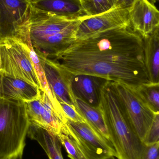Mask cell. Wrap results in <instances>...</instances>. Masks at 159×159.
Listing matches in <instances>:
<instances>
[{
	"mask_svg": "<svg viewBox=\"0 0 159 159\" xmlns=\"http://www.w3.org/2000/svg\"><path fill=\"white\" fill-rule=\"evenodd\" d=\"M109 159H118L116 158H115V157H113Z\"/></svg>",
	"mask_w": 159,
	"mask_h": 159,
	"instance_id": "obj_29",
	"label": "cell"
},
{
	"mask_svg": "<svg viewBox=\"0 0 159 159\" xmlns=\"http://www.w3.org/2000/svg\"><path fill=\"white\" fill-rule=\"evenodd\" d=\"M0 73H2V60H1V53H0Z\"/></svg>",
	"mask_w": 159,
	"mask_h": 159,
	"instance_id": "obj_27",
	"label": "cell"
},
{
	"mask_svg": "<svg viewBox=\"0 0 159 159\" xmlns=\"http://www.w3.org/2000/svg\"><path fill=\"white\" fill-rule=\"evenodd\" d=\"M30 125L24 102L0 99V159H22Z\"/></svg>",
	"mask_w": 159,
	"mask_h": 159,
	"instance_id": "obj_4",
	"label": "cell"
},
{
	"mask_svg": "<svg viewBox=\"0 0 159 159\" xmlns=\"http://www.w3.org/2000/svg\"><path fill=\"white\" fill-rule=\"evenodd\" d=\"M24 103L30 124L44 129L57 136L67 134V118L56 97L50 98L40 89L36 99Z\"/></svg>",
	"mask_w": 159,
	"mask_h": 159,
	"instance_id": "obj_7",
	"label": "cell"
},
{
	"mask_svg": "<svg viewBox=\"0 0 159 159\" xmlns=\"http://www.w3.org/2000/svg\"><path fill=\"white\" fill-rule=\"evenodd\" d=\"M159 142V114H156L154 120L144 139L145 145L153 144Z\"/></svg>",
	"mask_w": 159,
	"mask_h": 159,
	"instance_id": "obj_22",
	"label": "cell"
},
{
	"mask_svg": "<svg viewBox=\"0 0 159 159\" xmlns=\"http://www.w3.org/2000/svg\"><path fill=\"white\" fill-rule=\"evenodd\" d=\"M27 136L38 143L49 159H63L62 145L57 135L44 129L30 124Z\"/></svg>",
	"mask_w": 159,
	"mask_h": 159,
	"instance_id": "obj_17",
	"label": "cell"
},
{
	"mask_svg": "<svg viewBox=\"0 0 159 159\" xmlns=\"http://www.w3.org/2000/svg\"><path fill=\"white\" fill-rule=\"evenodd\" d=\"M50 59L72 75H91L137 88L151 83L143 40L130 27L76 40Z\"/></svg>",
	"mask_w": 159,
	"mask_h": 159,
	"instance_id": "obj_1",
	"label": "cell"
},
{
	"mask_svg": "<svg viewBox=\"0 0 159 159\" xmlns=\"http://www.w3.org/2000/svg\"><path fill=\"white\" fill-rule=\"evenodd\" d=\"M149 1H150L153 4H155L157 3V2H158L159 0H149Z\"/></svg>",
	"mask_w": 159,
	"mask_h": 159,
	"instance_id": "obj_28",
	"label": "cell"
},
{
	"mask_svg": "<svg viewBox=\"0 0 159 159\" xmlns=\"http://www.w3.org/2000/svg\"><path fill=\"white\" fill-rule=\"evenodd\" d=\"M111 82L132 127L143 142L156 114L159 113L151 109L138 88Z\"/></svg>",
	"mask_w": 159,
	"mask_h": 159,
	"instance_id": "obj_6",
	"label": "cell"
},
{
	"mask_svg": "<svg viewBox=\"0 0 159 159\" xmlns=\"http://www.w3.org/2000/svg\"><path fill=\"white\" fill-rule=\"evenodd\" d=\"M68 133L73 138L90 159H109L117 157L111 143L85 122L67 119Z\"/></svg>",
	"mask_w": 159,
	"mask_h": 159,
	"instance_id": "obj_8",
	"label": "cell"
},
{
	"mask_svg": "<svg viewBox=\"0 0 159 159\" xmlns=\"http://www.w3.org/2000/svg\"><path fill=\"white\" fill-rule=\"evenodd\" d=\"M130 27L143 38L159 27V11L149 0H135L129 10Z\"/></svg>",
	"mask_w": 159,
	"mask_h": 159,
	"instance_id": "obj_12",
	"label": "cell"
},
{
	"mask_svg": "<svg viewBox=\"0 0 159 159\" xmlns=\"http://www.w3.org/2000/svg\"><path fill=\"white\" fill-rule=\"evenodd\" d=\"M135 0H117L116 8L129 10Z\"/></svg>",
	"mask_w": 159,
	"mask_h": 159,
	"instance_id": "obj_25",
	"label": "cell"
},
{
	"mask_svg": "<svg viewBox=\"0 0 159 159\" xmlns=\"http://www.w3.org/2000/svg\"><path fill=\"white\" fill-rule=\"evenodd\" d=\"M105 80L91 75H72L71 84L73 93L75 97L82 99L92 106L98 107L100 88Z\"/></svg>",
	"mask_w": 159,
	"mask_h": 159,
	"instance_id": "obj_14",
	"label": "cell"
},
{
	"mask_svg": "<svg viewBox=\"0 0 159 159\" xmlns=\"http://www.w3.org/2000/svg\"><path fill=\"white\" fill-rule=\"evenodd\" d=\"M35 9L70 20L86 17L81 0H30Z\"/></svg>",
	"mask_w": 159,
	"mask_h": 159,
	"instance_id": "obj_13",
	"label": "cell"
},
{
	"mask_svg": "<svg viewBox=\"0 0 159 159\" xmlns=\"http://www.w3.org/2000/svg\"><path fill=\"white\" fill-rule=\"evenodd\" d=\"M38 57L48 84L58 102L77 107L71 84L72 75L63 70L55 61L43 56Z\"/></svg>",
	"mask_w": 159,
	"mask_h": 159,
	"instance_id": "obj_11",
	"label": "cell"
},
{
	"mask_svg": "<svg viewBox=\"0 0 159 159\" xmlns=\"http://www.w3.org/2000/svg\"><path fill=\"white\" fill-rule=\"evenodd\" d=\"M59 103L67 119L74 122L87 123L86 120L79 112L77 107L62 102H59Z\"/></svg>",
	"mask_w": 159,
	"mask_h": 159,
	"instance_id": "obj_23",
	"label": "cell"
},
{
	"mask_svg": "<svg viewBox=\"0 0 159 159\" xmlns=\"http://www.w3.org/2000/svg\"><path fill=\"white\" fill-rule=\"evenodd\" d=\"M84 18L68 19L32 7L30 38L37 56L52 59L67 48L76 40L77 30Z\"/></svg>",
	"mask_w": 159,
	"mask_h": 159,
	"instance_id": "obj_3",
	"label": "cell"
},
{
	"mask_svg": "<svg viewBox=\"0 0 159 159\" xmlns=\"http://www.w3.org/2000/svg\"><path fill=\"white\" fill-rule=\"evenodd\" d=\"M138 89L153 111L159 113V84L151 83Z\"/></svg>",
	"mask_w": 159,
	"mask_h": 159,
	"instance_id": "obj_21",
	"label": "cell"
},
{
	"mask_svg": "<svg viewBox=\"0 0 159 159\" xmlns=\"http://www.w3.org/2000/svg\"><path fill=\"white\" fill-rule=\"evenodd\" d=\"M57 136L67 152L68 157L71 159H90L70 134L63 133Z\"/></svg>",
	"mask_w": 159,
	"mask_h": 159,
	"instance_id": "obj_20",
	"label": "cell"
},
{
	"mask_svg": "<svg viewBox=\"0 0 159 159\" xmlns=\"http://www.w3.org/2000/svg\"><path fill=\"white\" fill-rule=\"evenodd\" d=\"M99 107L104 115L117 158L140 159L145 144L132 127L111 81L105 80L101 86Z\"/></svg>",
	"mask_w": 159,
	"mask_h": 159,
	"instance_id": "obj_2",
	"label": "cell"
},
{
	"mask_svg": "<svg viewBox=\"0 0 159 159\" xmlns=\"http://www.w3.org/2000/svg\"><path fill=\"white\" fill-rule=\"evenodd\" d=\"M31 8L30 0H0V39L29 30Z\"/></svg>",
	"mask_w": 159,
	"mask_h": 159,
	"instance_id": "obj_9",
	"label": "cell"
},
{
	"mask_svg": "<svg viewBox=\"0 0 159 159\" xmlns=\"http://www.w3.org/2000/svg\"><path fill=\"white\" fill-rule=\"evenodd\" d=\"M143 40L145 64L149 80L159 84V27Z\"/></svg>",
	"mask_w": 159,
	"mask_h": 159,
	"instance_id": "obj_16",
	"label": "cell"
},
{
	"mask_svg": "<svg viewBox=\"0 0 159 159\" xmlns=\"http://www.w3.org/2000/svg\"><path fill=\"white\" fill-rule=\"evenodd\" d=\"M39 91V89L26 81L2 75V98L25 102L36 99Z\"/></svg>",
	"mask_w": 159,
	"mask_h": 159,
	"instance_id": "obj_15",
	"label": "cell"
},
{
	"mask_svg": "<svg viewBox=\"0 0 159 159\" xmlns=\"http://www.w3.org/2000/svg\"><path fill=\"white\" fill-rule=\"evenodd\" d=\"M2 73H0V99L2 98Z\"/></svg>",
	"mask_w": 159,
	"mask_h": 159,
	"instance_id": "obj_26",
	"label": "cell"
},
{
	"mask_svg": "<svg viewBox=\"0 0 159 159\" xmlns=\"http://www.w3.org/2000/svg\"><path fill=\"white\" fill-rule=\"evenodd\" d=\"M159 142L153 144L145 145L139 159H159Z\"/></svg>",
	"mask_w": 159,
	"mask_h": 159,
	"instance_id": "obj_24",
	"label": "cell"
},
{
	"mask_svg": "<svg viewBox=\"0 0 159 159\" xmlns=\"http://www.w3.org/2000/svg\"><path fill=\"white\" fill-rule=\"evenodd\" d=\"M0 53L3 75L23 80L41 89L26 44L21 38L0 39Z\"/></svg>",
	"mask_w": 159,
	"mask_h": 159,
	"instance_id": "obj_5",
	"label": "cell"
},
{
	"mask_svg": "<svg viewBox=\"0 0 159 159\" xmlns=\"http://www.w3.org/2000/svg\"><path fill=\"white\" fill-rule=\"evenodd\" d=\"M86 17L101 14L115 8L117 0H81Z\"/></svg>",
	"mask_w": 159,
	"mask_h": 159,
	"instance_id": "obj_19",
	"label": "cell"
},
{
	"mask_svg": "<svg viewBox=\"0 0 159 159\" xmlns=\"http://www.w3.org/2000/svg\"><path fill=\"white\" fill-rule=\"evenodd\" d=\"M130 27L129 10L115 8L90 17H85L77 30L76 40H81L112 29Z\"/></svg>",
	"mask_w": 159,
	"mask_h": 159,
	"instance_id": "obj_10",
	"label": "cell"
},
{
	"mask_svg": "<svg viewBox=\"0 0 159 159\" xmlns=\"http://www.w3.org/2000/svg\"><path fill=\"white\" fill-rule=\"evenodd\" d=\"M75 98L77 107L86 120L87 123L99 134L110 142L104 115L99 105L98 107H95L80 98L76 97Z\"/></svg>",
	"mask_w": 159,
	"mask_h": 159,
	"instance_id": "obj_18",
	"label": "cell"
}]
</instances>
